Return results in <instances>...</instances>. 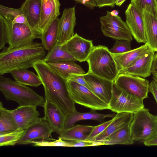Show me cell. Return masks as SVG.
<instances>
[{"mask_svg": "<svg viewBox=\"0 0 157 157\" xmlns=\"http://www.w3.org/2000/svg\"><path fill=\"white\" fill-rule=\"evenodd\" d=\"M33 67L42 82L45 100L56 105L67 115L76 109L67 80L60 76L44 60L36 62Z\"/></svg>", "mask_w": 157, "mask_h": 157, "instance_id": "6da1fadb", "label": "cell"}, {"mask_svg": "<svg viewBox=\"0 0 157 157\" xmlns=\"http://www.w3.org/2000/svg\"><path fill=\"white\" fill-rule=\"evenodd\" d=\"M45 50L41 43L34 42L13 48L5 47L0 52V75L33 67L36 62L44 59Z\"/></svg>", "mask_w": 157, "mask_h": 157, "instance_id": "7a4b0ae2", "label": "cell"}, {"mask_svg": "<svg viewBox=\"0 0 157 157\" xmlns=\"http://www.w3.org/2000/svg\"><path fill=\"white\" fill-rule=\"evenodd\" d=\"M0 90L7 101L17 102L19 106L44 105L45 100L27 86L3 75L0 76Z\"/></svg>", "mask_w": 157, "mask_h": 157, "instance_id": "3957f363", "label": "cell"}, {"mask_svg": "<svg viewBox=\"0 0 157 157\" xmlns=\"http://www.w3.org/2000/svg\"><path fill=\"white\" fill-rule=\"evenodd\" d=\"M86 61L88 72L96 75L114 82L119 74L112 54L105 46H94Z\"/></svg>", "mask_w": 157, "mask_h": 157, "instance_id": "277c9868", "label": "cell"}, {"mask_svg": "<svg viewBox=\"0 0 157 157\" xmlns=\"http://www.w3.org/2000/svg\"><path fill=\"white\" fill-rule=\"evenodd\" d=\"M130 134L135 141L143 142L157 135V115L144 108L133 114L130 124Z\"/></svg>", "mask_w": 157, "mask_h": 157, "instance_id": "5b68a950", "label": "cell"}, {"mask_svg": "<svg viewBox=\"0 0 157 157\" xmlns=\"http://www.w3.org/2000/svg\"><path fill=\"white\" fill-rule=\"evenodd\" d=\"M7 43L13 48L24 46L40 39L42 34L24 24H12L13 19L10 15L4 17Z\"/></svg>", "mask_w": 157, "mask_h": 157, "instance_id": "8992f818", "label": "cell"}, {"mask_svg": "<svg viewBox=\"0 0 157 157\" xmlns=\"http://www.w3.org/2000/svg\"><path fill=\"white\" fill-rule=\"evenodd\" d=\"M69 91L75 103L93 110L109 109V105L89 89L72 80H67Z\"/></svg>", "mask_w": 157, "mask_h": 157, "instance_id": "52a82bcc", "label": "cell"}, {"mask_svg": "<svg viewBox=\"0 0 157 157\" xmlns=\"http://www.w3.org/2000/svg\"><path fill=\"white\" fill-rule=\"evenodd\" d=\"M101 29L105 36L117 40L131 41L132 35L126 22L119 15H112L107 11L106 14L100 18Z\"/></svg>", "mask_w": 157, "mask_h": 157, "instance_id": "ba28073f", "label": "cell"}, {"mask_svg": "<svg viewBox=\"0 0 157 157\" xmlns=\"http://www.w3.org/2000/svg\"><path fill=\"white\" fill-rule=\"evenodd\" d=\"M114 82L121 90L133 96L143 100L148 98L149 83L144 78L120 74Z\"/></svg>", "mask_w": 157, "mask_h": 157, "instance_id": "9c48e42d", "label": "cell"}, {"mask_svg": "<svg viewBox=\"0 0 157 157\" xmlns=\"http://www.w3.org/2000/svg\"><path fill=\"white\" fill-rule=\"evenodd\" d=\"M109 109L117 113H134L144 108L143 100L121 90L114 82L112 95L109 104Z\"/></svg>", "mask_w": 157, "mask_h": 157, "instance_id": "30bf717a", "label": "cell"}, {"mask_svg": "<svg viewBox=\"0 0 157 157\" xmlns=\"http://www.w3.org/2000/svg\"><path fill=\"white\" fill-rule=\"evenodd\" d=\"M126 22L132 36L139 43L146 42L144 12L130 3L125 12Z\"/></svg>", "mask_w": 157, "mask_h": 157, "instance_id": "8fae6325", "label": "cell"}, {"mask_svg": "<svg viewBox=\"0 0 157 157\" xmlns=\"http://www.w3.org/2000/svg\"><path fill=\"white\" fill-rule=\"evenodd\" d=\"M62 45L76 61L80 62L86 61L94 46L92 40L85 39L77 33Z\"/></svg>", "mask_w": 157, "mask_h": 157, "instance_id": "7c38bea8", "label": "cell"}, {"mask_svg": "<svg viewBox=\"0 0 157 157\" xmlns=\"http://www.w3.org/2000/svg\"><path fill=\"white\" fill-rule=\"evenodd\" d=\"M53 132L48 122L44 117L40 119L28 127L17 144H31L32 141L36 139L42 140L51 139Z\"/></svg>", "mask_w": 157, "mask_h": 157, "instance_id": "4fadbf2b", "label": "cell"}, {"mask_svg": "<svg viewBox=\"0 0 157 157\" xmlns=\"http://www.w3.org/2000/svg\"><path fill=\"white\" fill-rule=\"evenodd\" d=\"M90 90L109 105L113 93L114 82L88 72L84 75Z\"/></svg>", "mask_w": 157, "mask_h": 157, "instance_id": "5bb4252c", "label": "cell"}, {"mask_svg": "<svg viewBox=\"0 0 157 157\" xmlns=\"http://www.w3.org/2000/svg\"><path fill=\"white\" fill-rule=\"evenodd\" d=\"M76 20L75 6L64 9L58 21L57 43L62 45L74 35Z\"/></svg>", "mask_w": 157, "mask_h": 157, "instance_id": "9a60e30c", "label": "cell"}, {"mask_svg": "<svg viewBox=\"0 0 157 157\" xmlns=\"http://www.w3.org/2000/svg\"><path fill=\"white\" fill-rule=\"evenodd\" d=\"M155 52L152 49L149 50L131 66L120 71L119 74L130 75L144 78L150 76L151 74Z\"/></svg>", "mask_w": 157, "mask_h": 157, "instance_id": "2e32d148", "label": "cell"}, {"mask_svg": "<svg viewBox=\"0 0 157 157\" xmlns=\"http://www.w3.org/2000/svg\"><path fill=\"white\" fill-rule=\"evenodd\" d=\"M43 107L44 118L48 122L53 132L59 134L64 129L67 115L57 106L47 100H45Z\"/></svg>", "mask_w": 157, "mask_h": 157, "instance_id": "e0dca14e", "label": "cell"}, {"mask_svg": "<svg viewBox=\"0 0 157 157\" xmlns=\"http://www.w3.org/2000/svg\"><path fill=\"white\" fill-rule=\"evenodd\" d=\"M61 4L59 0H42L39 32L42 34L60 14Z\"/></svg>", "mask_w": 157, "mask_h": 157, "instance_id": "ac0fdd59", "label": "cell"}, {"mask_svg": "<svg viewBox=\"0 0 157 157\" xmlns=\"http://www.w3.org/2000/svg\"><path fill=\"white\" fill-rule=\"evenodd\" d=\"M37 106H19L11 111L19 128L25 130L29 126L39 120L40 113Z\"/></svg>", "mask_w": 157, "mask_h": 157, "instance_id": "d6986e66", "label": "cell"}, {"mask_svg": "<svg viewBox=\"0 0 157 157\" xmlns=\"http://www.w3.org/2000/svg\"><path fill=\"white\" fill-rule=\"evenodd\" d=\"M146 44L128 52L112 54L119 72L132 64L136 60L151 50Z\"/></svg>", "mask_w": 157, "mask_h": 157, "instance_id": "ffe728a7", "label": "cell"}, {"mask_svg": "<svg viewBox=\"0 0 157 157\" xmlns=\"http://www.w3.org/2000/svg\"><path fill=\"white\" fill-rule=\"evenodd\" d=\"M133 113H117L113 117L111 123L101 133L90 141L99 142L121 128L130 123L132 119Z\"/></svg>", "mask_w": 157, "mask_h": 157, "instance_id": "44dd1931", "label": "cell"}, {"mask_svg": "<svg viewBox=\"0 0 157 157\" xmlns=\"http://www.w3.org/2000/svg\"><path fill=\"white\" fill-rule=\"evenodd\" d=\"M41 3L42 0H25L21 6L30 27L38 32Z\"/></svg>", "mask_w": 157, "mask_h": 157, "instance_id": "7402d4cb", "label": "cell"}, {"mask_svg": "<svg viewBox=\"0 0 157 157\" xmlns=\"http://www.w3.org/2000/svg\"><path fill=\"white\" fill-rule=\"evenodd\" d=\"M114 114H101L93 110H91L88 112L82 113L79 112L75 109L72 113L67 116L64 129L73 126L76 122L79 121L93 120L101 122H102L105 118L113 117L114 116Z\"/></svg>", "mask_w": 157, "mask_h": 157, "instance_id": "603a6c76", "label": "cell"}, {"mask_svg": "<svg viewBox=\"0 0 157 157\" xmlns=\"http://www.w3.org/2000/svg\"><path fill=\"white\" fill-rule=\"evenodd\" d=\"M47 63L58 74L67 80L74 75L85 74L82 67L74 61Z\"/></svg>", "mask_w": 157, "mask_h": 157, "instance_id": "cb8c5ba5", "label": "cell"}, {"mask_svg": "<svg viewBox=\"0 0 157 157\" xmlns=\"http://www.w3.org/2000/svg\"><path fill=\"white\" fill-rule=\"evenodd\" d=\"M147 44L154 51L157 52V17L143 12Z\"/></svg>", "mask_w": 157, "mask_h": 157, "instance_id": "d4e9b609", "label": "cell"}, {"mask_svg": "<svg viewBox=\"0 0 157 157\" xmlns=\"http://www.w3.org/2000/svg\"><path fill=\"white\" fill-rule=\"evenodd\" d=\"M93 126L77 125L64 129L59 135L58 138L65 140L86 141Z\"/></svg>", "mask_w": 157, "mask_h": 157, "instance_id": "484cf974", "label": "cell"}, {"mask_svg": "<svg viewBox=\"0 0 157 157\" xmlns=\"http://www.w3.org/2000/svg\"><path fill=\"white\" fill-rule=\"evenodd\" d=\"M130 123L119 129L99 142L102 145H131L133 144L134 141L132 139L130 134Z\"/></svg>", "mask_w": 157, "mask_h": 157, "instance_id": "4316f807", "label": "cell"}, {"mask_svg": "<svg viewBox=\"0 0 157 157\" xmlns=\"http://www.w3.org/2000/svg\"><path fill=\"white\" fill-rule=\"evenodd\" d=\"M10 73L16 82L21 84L35 87L42 84L38 75L27 69L14 70Z\"/></svg>", "mask_w": 157, "mask_h": 157, "instance_id": "83f0119b", "label": "cell"}, {"mask_svg": "<svg viewBox=\"0 0 157 157\" xmlns=\"http://www.w3.org/2000/svg\"><path fill=\"white\" fill-rule=\"evenodd\" d=\"M18 125L11 111L3 106L0 102V134H4L16 131Z\"/></svg>", "mask_w": 157, "mask_h": 157, "instance_id": "f1b7e54d", "label": "cell"}, {"mask_svg": "<svg viewBox=\"0 0 157 157\" xmlns=\"http://www.w3.org/2000/svg\"><path fill=\"white\" fill-rule=\"evenodd\" d=\"M44 60L47 63L76 61L62 45L57 42L51 50L48 51Z\"/></svg>", "mask_w": 157, "mask_h": 157, "instance_id": "f546056e", "label": "cell"}, {"mask_svg": "<svg viewBox=\"0 0 157 157\" xmlns=\"http://www.w3.org/2000/svg\"><path fill=\"white\" fill-rule=\"evenodd\" d=\"M58 19V17L56 18L42 34L41 44L48 51L52 48L57 41Z\"/></svg>", "mask_w": 157, "mask_h": 157, "instance_id": "4dcf8cb0", "label": "cell"}, {"mask_svg": "<svg viewBox=\"0 0 157 157\" xmlns=\"http://www.w3.org/2000/svg\"><path fill=\"white\" fill-rule=\"evenodd\" d=\"M0 13L4 17L9 15L12 16L13 18V24H24L29 25L26 17L21 7L19 8L15 9L0 5Z\"/></svg>", "mask_w": 157, "mask_h": 157, "instance_id": "1f68e13d", "label": "cell"}, {"mask_svg": "<svg viewBox=\"0 0 157 157\" xmlns=\"http://www.w3.org/2000/svg\"><path fill=\"white\" fill-rule=\"evenodd\" d=\"M25 131V130L18 128L11 132L0 134V146L15 145L21 138Z\"/></svg>", "mask_w": 157, "mask_h": 157, "instance_id": "d6a6232c", "label": "cell"}, {"mask_svg": "<svg viewBox=\"0 0 157 157\" xmlns=\"http://www.w3.org/2000/svg\"><path fill=\"white\" fill-rule=\"evenodd\" d=\"M130 3L143 12L157 17V8L155 0H131Z\"/></svg>", "mask_w": 157, "mask_h": 157, "instance_id": "836d02e7", "label": "cell"}, {"mask_svg": "<svg viewBox=\"0 0 157 157\" xmlns=\"http://www.w3.org/2000/svg\"><path fill=\"white\" fill-rule=\"evenodd\" d=\"M112 54H119L131 50V41L125 40H117L112 48L109 49Z\"/></svg>", "mask_w": 157, "mask_h": 157, "instance_id": "e575fe53", "label": "cell"}, {"mask_svg": "<svg viewBox=\"0 0 157 157\" xmlns=\"http://www.w3.org/2000/svg\"><path fill=\"white\" fill-rule=\"evenodd\" d=\"M31 144L34 146H61L70 147V144L69 140H63L58 138V140L53 141H48L45 140L40 141H32Z\"/></svg>", "mask_w": 157, "mask_h": 157, "instance_id": "d590c367", "label": "cell"}, {"mask_svg": "<svg viewBox=\"0 0 157 157\" xmlns=\"http://www.w3.org/2000/svg\"><path fill=\"white\" fill-rule=\"evenodd\" d=\"M113 120V118L112 119L102 123L99 125L93 126L92 131L89 134L86 141H90L92 139L101 133L111 123Z\"/></svg>", "mask_w": 157, "mask_h": 157, "instance_id": "8d00e7d4", "label": "cell"}, {"mask_svg": "<svg viewBox=\"0 0 157 157\" xmlns=\"http://www.w3.org/2000/svg\"><path fill=\"white\" fill-rule=\"evenodd\" d=\"M7 43L4 17L0 13V50H2Z\"/></svg>", "mask_w": 157, "mask_h": 157, "instance_id": "74e56055", "label": "cell"}, {"mask_svg": "<svg viewBox=\"0 0 157 157\" xmlns=\"http://www.w3.org/2000/svg\"><path fill=\"white\" fill-rule=\"evenodd\" d=\"M69 79L84 86L90 90L88 84L85 79L84 75H75L72 76Z\"/></svg>", "mask_w": 157, "mask_h": 157, "instance_id": "f35d334b", "label": "cell"}, {"mask_svg": "<svg viewBox=\"0 0 157 157\" xmlns=\"http://www.w3.org/2000/svg\"><path fill=\"white\" fill-rule=\"evenodd\" d=\"M116 0H95L97 7L99 8L105 6L114 7Z\"/></svg>", "mask_w": 157, "mask_h": 157, "instance_id": "ab89813d", "label": "cell"}, {"mask_svg": "<svg viewBox=\"0 0 157 157\" xmlns=\"http://www.w3.org/2000/svg\"><path fill=\"white\" fill-rule=\"evenodd\" d=\"M149 92L152 94L157 104V82L153 79L149 83Z\"/></svg>", "mask_w": 157, "mask_h": 157, "instance_id": "60d3db41", "label": "cell"}, {"mask_svg": "<svg viewBox=\"0 0 157 157\" xmlns=\"http://www.w3.org/2000/svg\"><path fill=\"white\" fill-rule=\"evenodd\" d=\"M76 2L82 4L86 7L90 9H94L97 7L95 0H73Z\"/></svg>", "mask_w": 157, "mask_h": 157, "instance_id": "b9f144b4", "label": "cell"}, {"mask_svg": "<svg viewBox=\"0 0 157 157\" xmlns=\"http://www.w3.org/2000/svg\"><path fill=\"white\" fill-rule=\"evenodd\" d=\"M143 143L145 146H157V135Z\"/></svg>", "mask_w": 157, "mask_h": 157, "instance_id": "7bdbcfd3", "label": "cell"}, {"mask_svg": "<svg viewBox=\"0 0 157 157\" xmlns=\"http://www.w3.org/2000/svg\"><path fill=\"white\" fill-rule=\"evenodd\" d=\"M151 74H157V52L155 53L151 69Z\"/></svg>", "mask_w": 157, "mask_h": 157, "instance_id": "ee69618b", "label": "cell"}, {"mask_svg": "<svg viewBox=\"0 0 157 157\" xmlns=\"http://www.w3.org/2000/svg\"><path fill=\"white\" fill-rule=\"evenodd\" d=\"M126 0H116L115 5L119 6H120Z\"/></svg>", "mask_w": 157, "mask_h": 157, "instance_id": "f6af8a7d", "label": "cell"}, {"mask_svg": "<svg viewBox=\"0 0 157 157\" xmlns=\"http://www.w3.org/2000/svg\"><path fill=\"white\" fill-rule=\"evenodd\" d=\"M111 14L113 16H117L118 15L119 11L117 10H114L110 12Z\"/></svg>", "mask_w": 157, "mask_h": 157, "instance_id": "bcb514c9", "label": "cell"}, {"mask_svg": "<svg viewBox=\"0 0 157 157\" xmlns=\"http://www.w3.org/2000/svg\"><path fill=\"white\" fill-rule=\"evenodd\" d=\"M152 79H155L157 82V74L153 75Z\"/></svg>", "mask_w": 157, "mask_h": 157, "instance_id": "7dc6e473", "label": "cell"}, {"mask_svg": "<svg viewBox=\"0 0 157 157\" xmlns=\"http://www.w3.org/2000/svg\"><path fill=\"white\" fill-rule=\"evenodd\" d=\"M157 8V0H155Z\"/></svg>", "mask_w": 157, "mask_h": 157, "instance_id": "c3c4849f", "label": "cell"}]
</instances>
